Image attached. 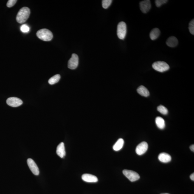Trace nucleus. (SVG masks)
Masks as SVG:
<instances>
[{
    "label": "nucleus",
    "mask_w": 194,
    "mask_h": 194,
    "mask_svg": "<svg viewBox=\"0 0 194 194\" xmlns=\"http://www.w3.org/2000/svg\"><path fill=\"white\" fill-rule=\"evenodd\" d=\"M30 14V10L28 7L22 8L17 14L16 18L17 22L19 24H23L28 19Z\"/></svg>",
    "instance_id": "nucleus-1"
},
{
    "label": "nucleus",
    "mask_w": 194,
    "mask_h": 194,
    "mask_svg": "<svg viewBox=\"0 0 194 194\" xmlns=\"http://www.w3.org/2000/svg\"><path fill=\"white\" fill-rule=\"evenodd\" d=\"M38 38L43 41H49L53 38V35L50 30L47 29H40L36 33Z\"/></svg>",
    "instance_id": "nucleus-2"
},
{
    "label": "nucleus",
    "mask_w": 194,
    "mask_h": 194,
    "mask_svg": "<svg viewBox=\"0 0 194 194\" xmlns=\"http://www.w3.org/2000/svg\"><path fill=\"white\" fill-rule=\"evenodd\" d=\"M152 67L155 70L161 72H165L168 70L170 68L169 65L165 62L163 61L155 62L152 65Z\"/></svg>",
    "instance_id": "nucleus-3"
},
{
    "label": "nucleus",
    "mask_w": 194,
    "mask_h": 194,
    "mask_svg": "<svg viewBox=\"0 0 194 194\" xmlns=\"http://www.w3.org/2000/svg\"><path fill=\"white\" fill-rule=\"evenodd\" d=\"M127 33L126 24L124 22H121L117 26V34L119 39L123 40L126 36Z\"/></svg>",
    "instance_id": "nucleus-4"
},
{
    "label": "nucleus",
    "mask_w": 194,
    "mask_h": 194,
    "mask_svg": "<svg viewBox=\"0 0 194 194\" xmlns=\"http://www.w3.org/2000/svg\"><path fill=\"white\" fill-rule=\"evenodd\" d=\"M123 174L132 182H133L140 178V176L136 172L131 170L125 169L123 171Z\"/></svg>",
    "instance_id": "nucleus-5"
},
{
    "label": "nucleus",
    "mask_w": 194,
    "mask_h": 194,
    "mask_svg": "<svg viewBox=\"0 0 194 194\" xmlns=\"http://www.w3.org/2000/svg\"><path fill=\"white\" fill-rule=\"evenodd\" d=\"M79 58L78 56L75 54H73L72 57L68 62V67L71 69H76L78 65Z\"/></svg>",
    "instance_id": "nucleus-6"
},
{
    "label": "nucleus",
    "mask_w": 194,
    "mask_h": 194,
    "mask_svg": "<svg viewBox=\"0 0 194 194\" xmlns=\"http://www.w3.org/2000/svg\"><path fill=\"white\" fill-rule=\"evenodd\" d=\"M6 102L9 106L13 107L20 106L23 104L22 100L16 97L9 98L7 99Z\"/></svg>",
    "instance_id": "nucleus-7"
},
{
    "label": "nucleus",
    "mask_w": 194,
    "mask_h": 194,
    "mask_svg": "<svg viewBox=\"0 0 194 194\" xmlns=\"http://www.w3.org/2000/svg\"><path fill=\"white\" fill-rule=\"evenodd\" d=\"M27 163L29 169L34 175H38L39 174V170L38 166L33 160L30 158L28 159Z\"/></svg>",
    "instance_id": "nucleus-8"
},
{
    "label": "nucleus",
    "mask_w": 194,
    "mask_h": 194,
    "mask_svg": "<svg viewBox=\"0 0 194 194\" xmlns=\"http://www.w3.org/2000/svg\"><path fill=\"white\" fill-rule=\"evenodd\" d=\"M148 145L146 142H143L139 144L136 147V151L138 155H141L144 154L148 149Z\"/></svg>",
    "instance_id": "nucleus-9"
},
{
    "label": "nucleus",
    "mask_w": 194,
    "mask_h": 194,
    "mask_svg": "<svg viewBox=\"0 0 194 194\" xmlns=\"http://www.w3.org/2000/svg\"><path fill=\"white\" fill-rule=\"evenodd\" d=\"M139 7L141 11L143 13H147L151 7L150 1L149 0H145L141 1L139 3Z\"/></svg>",
    "instance_id": "nucleus-10"
},
{
    "label": "nucleus",
    "mask_w": 194,
    "mask_h": 194,
    "mask_svg": "<svg viewBox=\"0 0 194 194\" xmlns=\"http://www.w3.org/2000/svg\"><path fill=\"white\" fill-rule=\"evenodd\" d=\"M82 179L83 181L89 183H96L98 181L97 176L88 174H85L82 175Z\"/></svg>",
    "instance_id": "nucleus-11"
},
{
    "label": "nucleus",
    "mask_w": 194,
    "mask_h": 194,
    "mask_svg": "<svg viewBox=\"0 0 194 194\" xmlns=\"http://www.w3.org/2000/svg\"><path fill=\"white\" fill-rule=\"evenodd\" d=\"M56 152L58 156L62 158H63L66 156V151H65L64 145L63 142L60 143L58 146L57 148Z\"/></svg>",
    "instance_id": "nucleus-12"
},
{
    "label": "nucleus",
    "mask_w": 194,
    "mask_h": 194,
    "mask_svg": "<svg viewBox=\"0 0 194 194\" xmlns=\"http://www.w3.org/2000/svg\"><path fill=\"white\" fill-rule=\"evenodd\" d=\"M158 159L161 162L164 163H167L170 162L172 160L170 155L166 153H161L158 156Z\"/></svg>",
    "instance_id": "nucleus-13"
},
{
    "label": "nucleus",
    "mask_w": 194,
    "mask_h": 194,
    "mask_svg": "<svg viewBox=\"0 0 194 194\" xmlns=\"http://www.w3.org/2000/svg\"><path fill=\"white\" fill-rule=\"evenodd\" d=\"M178 41L176 37L172 36L167 39L166 41V44L169 47L173 48L177 46Z\"/></svg>",
    "instance_id": "nucleus-14"
},
{
    "label": "nucleus",
    "mask_w": 194,
    "mask_h": 194,
    "mask_svg": "<svg viewBox=\"0 0 194 194\" xmlns=\"http://www.w3.org/2000/svg\"><path fill=\"white\" fill-rule=\"evenodd\" d=\"M137 92L139 95L144 97H147L150 95L148 90L142 85H141L137 88Z\"/></svg>",
    "instance_id": "nucleus-15"
},
{
    "label": "nucleus",
    "mask_w": 194,
    "mask_h": 194,
    "mask_svg": "<svg viewBox=\"0 0 194 194\" xmlns=\"http://www.w3.org/2000/svg\"><path fill=\"white\" fill-rule=\"evenodd\" d=\"M160 32L159 29L155 28L152 29L150 34V36L152 40L156 39L160 35Z\"/></svg>",
    "instance_id": "nucleus-16"
},
{
    "label": "nucleus",
    "mask_w": 194,
    "mask_h": 194,
    "mask_svg": "<svg viewBox=\"0 0 194 194\" xmlns=\"http://www.w3.org/2000/svg\"><path fill=\"white\" fill-rule=\"evenodd\" d=\"M155 122L157 126L160 129H163L165 128V122L164 119L160 116H158L155 119Z\"/></svg>",
    "instance_id": "nucleus-17"
},
{
    "label": "nucleus",
    "mask_w": 194,
    "mask_h": 194,
    "mask_svg": "<svg viewBox=\"0 0 194 194\" xmlns=\"http://www.w3.org/2000/svg\"><path fill=\"white\" fill-rule=\"evenodd\" d=\"M124 144V141L123 139H119L113 146V150L116 151H118L122 148Z\"/></svg>",
    "instance_id": "nucleus-18"
},
{
    "label": "nucleus",
    "mask_w": 194,
    "mask_h": 194,
    "mask_svg": "<svg viewBox=\"0 0 194 194\" xmlns=\"http://www.w3.org/2000/svg\"><path fill=\"white\" fill-rule=\"evenodd\" d=\"M60 79V74H57L53 76L49 79L48 83L49 84L53 85L58 83Z\"/></svg>",
    "instance_id": "nucleus-19"
},
{
    "label": "nucleus",
    "mask_w": 194,
    "mask_h": 194,
    "mask_svg": "<svg viewBox=\"0 0 194 194\" xmlns=\"http://www.w3.org/2000/svg\"><path fill=\"white\" fill-rule=\"evenodd\" d=\"M157 110L160 113L164 115H166L168 113V110L163 105H160L158 107Z\"/></svg>",
    "instance_id": "nucleus-20"
},
{
    "label": "nucleus",
    "mask_w": 194,
    "mask_h": 194,
    "mask_svg": "<svg viewBox=\"0 0 194 194\" xmlns=\"http://www.w3.org/2000/svg\"><path fill=\"white\" fill-rule=\"evenodd\" d=\"M112 1L111 0H103L102 1V6L104 8H108L111 5Z\"/></svg>",
    "instance_id": "nucleus-21"
},
{
    "label": "nucleus",
    "mask_w": 194,
    "mask_h": 194,
    "mask_svg": "<svg viewBox=\"0 0 194 194\" xmlns=\"http://www.w3.org/2000/svg\"><path fill=\"white\" fill-rule=\"evenodd\" d=\"M188 29L189 32L192 34L194 35V20H192L190 21L189 24Z\"/></svg>",
    "instance_id": "nucleus-22"
},
{
    "label": "nucleus",
    "mask_w": 194,
    "mask_h": 194,
    "mask_svg": "<svg viewBox=\"0 0 194 194\" xmlns=\"http://www.w3.org/2000/svg\"><path fill=\"white\" fill-rule=\"evenodd\" d=\"M168 1L167 0H156L155 1V4L156 7H160V6L167 3Z\"/></svg>",
    "instance_id": "nucleus-23"
},
{
    "label": "nucleus",
    "mask_w": 194,
    "mask_h": 194,
    "mask_svg": "<svg viewBox=\"0 0 194 194\" xmlns=\"http://www.w3.org/2000/svg\"><path fill=\"white\" fill-rule=\"evenodd\" d=\"M21 30L24 33H27L29 31V28L26 25H23L21 26Z\"/></svg>",
    "instance_id": "nucleus-24"
},
{
    "label": "nucleus",
    "mask_w": 194,
    "mask_h": 194,
    "mask_svg": "<svg viewBox=\"0 0 194 194\" xmlns=\"http://www.w3.org/2000/svg\"><path fill=\"white\" fill-rule=\"evenodd\" d=\"M17 1L16 0H9L7 4V6L8 7L11 8L13 7L16 4Z\"/></svg>",
    "instance_id": "nucleus-25"
},
{
    "label": "nucleus",
    "mask_w": 194,
    "mask_h": 194,
    "mask_svg": "<svg viewBox=\"0 0 194 194\" xmlns=\"http://www.w3.org/2000/svg\"><path fill=\"white\" fill-rule=\"evenodd\" d=\"M190 179L192 180V181H194V173H193V174H192L190 175Z\"/></svg>",
    "instance_id": "nucleus-26"
},
{
    "label": "nucleus",
    "mask_w": 194,
    "mask_h": 194,
    "mask_svg": "<svg viewBox=\"0 0 194 194\" xmlns=\"http://www.w3.org/2000/svg\"><path fill=\"white\" fill-rule=\"evenodd\" d=\"M190 148L192 151L194 152V145H192L191 146H190Z\"/></svg>",
    "instance_id": "nucleus-27"
},
{
    "label": "nucleus",
    "mask_w": 194,
    "mask_h": 194,
    "mask_svg": "<svg viewBox=\"0 0 194 194\" xmlns=\"http://www.w3.org/2000/svg\"><path fill=\"white\" fill-rule=\"evenodd\" d=\"M169 194L168 193H162V194Z\"/></svg>",
    "instance_id": "nucleus-28"
}]
</instances>
